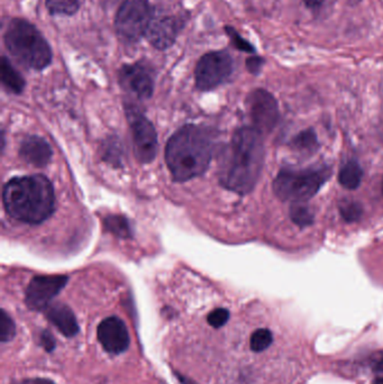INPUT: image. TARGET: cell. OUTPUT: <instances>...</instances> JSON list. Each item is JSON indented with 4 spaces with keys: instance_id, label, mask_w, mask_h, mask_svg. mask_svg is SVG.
<instances>
[{
    "instance_id": "cell-30",
    "label": "cell",
    "mask_w": 383,
    "mask_h": 384,
    "mask_svg": "<svg viewBox=\"0 0 383 384\" xmlns=\"http://www.w3.org/2000/svg\"><path fill=\"white\" fill-rule=\"evenodd\" d=\"M306 6L311 10H318L323 6L324 0H304Z\"/></svg>"
},
{
    "instance_id": "cell-18",
    "label": "cell",
    "mask_w": 383,
    "mask_h": 384,
    "mask_svg": "<svg viewBox=\"0 0 383 384\" xmlns=\"http://www.w3.org/2000/svg\"><path fill=\"white\" fill-rule=\"evenodd\" d=\"M46 10L51 16L72 17L80 10V0H44Z\"/></svg>"
},
{
    "instance_id": "cell-34",
    "label": "cell",
    "mask_w": 383,
    "mask_h": 384,
    "mask_svg": "<svg viewBox=\"0 0 383 384\" xmlns=\"http://www.w3.org/2000/svg\"><path fill=\"white\" fill-rule=\"evenodd\" d=\"M347 1H348V3H350V5H352V6H355V5H357V3H361L362 0H347Z\"/></svg>"
},
{
    "instance_id": "cell-4",
    "label": "cell",
    "mask_w": 383,
    "mask_h": 384,
    "mask_svg": "<svg viewBox=\"0 0 383 384\" xmlns=\"http://www.w3.org/2000/svg\"><path fill=\"white\" fill-rule=\"evenodd\" d=\"M3 41L7 52L26 69L43 71L51 65L53 51L50 43L28 19H10L3 30Z\"/></svg>"
},
{
    "instance_id": "cell-16",
    "label": "cell",
    "mask_w": 383,
    "mask_h": 384,
    "mask_svg": "<svg viewBox=\"0 0 383 384\" xmlns=\"http://www.w3.org/2000/svg\"><path fill=\"white\" fill-rule=\"evenodd\" d=\"M1 83L12 94H19L24 91L26 81L6 55L1 57Z\"/></svg>"
},
{
    "instance_id": "cell-2",
    "label": "cell",
    "mask_w": 383,
    "mask_h": 384,
    "mask_svg": "<svg viewBox=\"0 0 383 384\" xmlns=\"http://www.w3.org/2000/svg\"><path fill=\"white\" fill-rule=\"evenodd\" d=\"M213 137L207 128L186 125L173 134L166 148V161L175 181L197 178L208 169Z\"/></svg>"
},
{
    "instance_id": "cell-27",
    "label": "cell",
    "mask_w": 383,
    "mask_h": 384,
    "mask_svg": "<svg viewBox=\"0 0 383 384\" xmlns=\"http://www.w3.org/2000/svg\"><path fill=\"white\" fill-rule=\"evenodd\" d=\"M264 62H266L264 59L261 58L259 55H252L250 58L246 59L245 65H246L248 72L252 73L254 76H257L261 72Z\"/></svg>"
},
{
    "instance_id": "cell-1",
    "label": "cell",
    "mask_w": 383,
    "mask_h": 384,
    "mask_svg": "<svg viewBox=\"0 0 383 384\" xmlns=\"http://www.w3.org/2000/svg\"><path fill=\"white\" fill-rule=\"evenodd\" d=\"M262 134L254 128L236 130L232 142L223 151L219 181L228 190L246 194L253 190L264 165Z\"/></svg>"
},
{
    "instance_id": "cell-5",
    "label": "cell",
    "mask_w": 383,
    "mask_h": 384,
    "mask_svg": "<svg viewBox=\"0 0 383 384\" xmlns=\"http://www.w3.org/2000/svg\"><path fill=\"white\" fill-rule=\"evenodd\" d=\"M329 176L331 170L326 167L302 170L284 168L273 181V191L282 201L305 203L316 196Z\"/></svg>"
},
{
    "instance_id": "cell-26",
    "label": "cell",
    "mask_w": 383,
    "mask_h": 384,
    "mask_svg": "<svg viewBox=\"0 0 383 384\" xmlns=\"http://www.w3.org/2000/svg\"><path fill=\"white\" fill-rule=\"evenodd\" d=\"M230 319V312L225 308H217L209 314L207 321L208 324L214 328H221Z\"/></svg>"
},
{
    "instance_id": "cell-17",
    "label": "cell",
    "mask_w": 383,
    "mask_h": 384,
    "mask_svg": "<svg viewBox=\"0 0 383 384\" xmlns=\"http://www.w3.org/2000/svg\"><path fill=\"white\" fill-rule=\"evenodd\" d=\"M363 179V170L356 161H348L343 165L340 174L338 181L342 187L348 190H355L361 185Z\"/></svg>"
},
{
    "instance_id": "cell-19",
    "label": "cell",
    "mask_w": 383,
    "mask_h": 384,
    "mask_svg": "<svg viewBox=\"0 0 383 384\" xmlns=\"http://www.w3.org/2000/svg\"><path fill=\"white\" fill-rule=\"evenodd\" d=\"M273 342H275V336L271 330L268 328H259L251 335V351L254 353H262L271 347Z\"/></svg>"
},
{
    "instance_id": "cell-23",
    "label": "cell",
    "mask_w": 383,
    "mask_h": 384,
    "mask_svg": "<svg viewBox=\"0 0 383 384\" xmlns=\"http://www.w3.org/2000/svg\"><path fill=\"white\" fill-rule=\"evenodd\" d=\"M225 33L227 34V37L230 39V44H232L236 50L239 51L244 52V53H250V54H254L257 52V49L254 48L252 43L248 42V40H245L244 37H242L241 34L235 30V28L230 26V25H226L224 28Z\"/></svg>"
},
{
    "instance_id": "cell-12",
    "label": "cell",
    "mask_w": 383,
    "mask_h": 384,
    "mask_svg": "<svg viewBox=\"0 0 383 384\" xmlns=\"http://www.w3.org/2000/svg\"><path fill=\"white\" fill-rule=\"evenodd\" d=\"M68 276H37L32 279L26 290V305L30 310H44L66 287Z\"/></svg>"
},
{
    "instance_id": "cell-13",
    "label": "cell",
    "mask_w": 383,
    "mask_h": 384,
    "mask_svg": "<svg viewBox=\"0 0 383 384\" xmlns=\"http://www.w3.org/2000/svg\"><path fill=\"white\" fill-rule=\"evenodd\" d=\"M97 336L104 350L109 354H121L130 346V333L126 325L115 316L106 318L100 323Z\"/></svg>"
},
{
    "instance_id": "cell-22",
    "label": "cell",
    "mask_w": 383,
    "mask_h": 384,
    "mask_svg": "<svg viewBox=\"0 0 383 384\" xmlns=\"http://www.w3.org/2000/svg\"><path fill=\"white\" fill-rule=\"evenodd\" d=\"M338 209H340V214L346 223L357 221L363 215L361 203L354 201V200H342L341 203H338Z\"/></svg>"
},
{
    "instance_id": "cell-7",
    "label": "cell",
    "mask_w": 383,
    "mask_h": 384,
    "mask_svg": "<svg viewBox=\"0 0 383 384\" xmlns=\"http://www.w3.org/2000/svg\"><path fill=\"white\" fill-rule=\"evenodd\" d=\"M234 72V60L226 50L207 52L198 60L195 82L200 91H210L223 85Z\"/></svg>"
},
{
    "instance_id": "cell-11",
    "label": "cell",
    "mask_w": 383,
    "mask_h": 384,
    "mask_svg": "<svg viewBox=\"0 0 383 384\" xmlns=\"http://www.w3.org/2000/svg\"><path fill=\"white\" fill-rule=\"evenodd\" d=\"M119 85L139 99H148L154 91V78L151 68L142 61L124 64L118 71Z\"/></svg>"
},
{
    "instance_id": "cell-20",
    "label": "cell",
    "mask_w": 383,
    "mask_h": 384,
    "mask_svg": "<svg viewBox=\"0 0 383 384\" xmlns=\"http://www.w3.org/2000/svg\"><path fill=\"white\" fill-rule=\"evenodd\" d=\"M105 224L109 232H112L114 235L121 239H130L133 235L130 221L123 216H109L106 218Z\"/></svg>"
},
{
    "instance_id": "cell-33",
    "label": "cell",
    "mask_w": 383,
    "mask_h": 384,
    "mask_svg": "<svg viewBox=\"0 0 383 384\" xmlns=\"http://www.w3.org/2000/svg\"><path fill=\"white\" fill-rule=\"evenodd\" d=\"M372 384H383V376H379V378H374Z\"/></svg>"
},
{
    "instance_id": "cell-8",
    "label": "cell",
    "mask_w": 383,
    "mask_h": 384,
    "mask_svg": "<svg viewBox=\"0 0 383 384\" xmlns=\"http://www.w3.org/2000/svg\"><path fill=\"white\" fill-rule=\"evenodd\" d=\"M126 116L133 137L134 152L141 163H150L157 152V137L155 128L139 109L126 105Z\"/></svg>"
},
{
    "instance_id": "cell-25",
    "label": "cell",
    "mask_w": 383,
    "mask_h": 384,
    "mask_svg": "<svg viewBox=\"0 0 383 384\" xmlns=\"http://www.w3.org/2000/svg\"><path fill=\"white\" fill-rule=\"evenodd\" d=\"M15 335V323L5 310H1V314H0V339H1V342H10Z\"/></svg>"
},
{
    "instance_id": "cell-14",
    "label": "cell",
    "mask_w": 383,
    "mask_h": 384,
    "mask_svg": "<svg viewBox=\"0 0 383 384\" xmlns=\"http://www.w3.org/2000/svg\"><path fill=\"white\" fill-rule=\"evenodd\" d=\"M19 155L30 165L46 167L51 161L52 148L42 137H30L21 143Z\"/></svg>"
},
{
    "instance_id": "cell-10",
    "label": "cell",
    "mask_w": 383,
    "mask_h": 384,
    "mask_svg": "<svg viewBox=\"0 0 383 384\" xmlns=\"http://www.w3.org/2000/svg\"><path fill=\"white\" fill-rule=\"evenodd\" d=\"M246 103L254 128L259 133H268L278 124L280 116L278 101L268 91L255 89L248 94Z\"/></svg>"
},
{
    "instance_id": "cell-31",
    "label": "cell",
    "mask_w": 383,
    "mask_h": 384,
    "mask_svg": "<svg viewBox=\"0 0 383 384\" xmlns=\"http://www.w3.org/2000/svg\"><path fill=\"white\" fill-rule=\"evenodd\" d=\"M19 384H55V382H52L51 380H48V378H28V380H24V381L21 382Z\"/></svg>"
},
{
    "instance_id": "cell-29",
    "label": "cell",
    "mask_w": 383,
    "mask_h": 384,
    "mask_svg": "<svg viewBox=\"0 0 383 384\" xmlns=\"http://www.w3.org/2000/svg\"><path fill=\"white\" fill-rule=\"evenodd\" d=\"M372 369L375 371V372H383V353H377V355H374L373 358H372Z\"/></svg>"
},
{
    "instance_id": "cell-15",
    "label": "cell",
    "mask_w": 383,
    "mask_h": 384,
    "mask_svg": "<svg viewBox=\"0 0 383 384\" xmlns=\"http://www.w3.org/2000/svg\"><path fill=\"white\" fill-rule=\"evenodd\" d=\"M46 317L66 337L71 338L78 335L80 330L78 321L72 310L67 305L57 303L48 305L46 308Z\"/></svg>"
},
{
    "instance_id": "cell-9",
    "label": "cell",
    "mask_w": 383,
    "mask_h": 384,
    "mask_svg": "<svg viewBox=\"0 0 383 384\" xmlns=\"http://www.w3.org/2000/svg\"><path fill=\"white\" fill-rule=\"evenodd\" d=\"M189 19V12H179L175 15L154 16L145 34V40L153 49L166 51L175 46Z\"/></svg>"
},
{
    "instance_id": "cell-24",
    "label": "cell",
    "mask_w": 383,
    "mask_h": 384,
    "mask_svg": "<svg viewBox=\"0 0 383 384\" xmlns=\"http://www.w3.org/2000/svg\"><path fill=\"white\" fill-rule=\"evenodd\" d=\"M318 145L316 133L313 130H306L302 133H299L295 137L293 141V148H299V150H314Z\"/></svg>"
},
{
    "instance_id": "cell-6",
    "label": "cell",
    "mask_w": 383,
    "mask_h": 384,
    "mask_svg": "<svg viewBox=\"0 0 383 384\" xmlns=\"http://www.w3.org/2000/svg\"><path fill=\"white\" fill-rule=\"evenodd\" d=\"M153 17L154 8L150 0H123L114 19L118 40L127 46L139 44L145 39Z\"/></svg>"
},
{
    "instance_id": "cell-35",
    "label": "cell",
    "mask_w": 383,
    "mask_h": 384,
    "mask_svg": "<svg viewBox=\"0 0 383 384\" xmlns=\"http://www.w3.org/2000/svg\"><path fill=\"white\" fill-rule=\"evenodd\" d=\"M382 194H383V180H382Z\"/></svg>"
},
{
    "instance_id": "cell-32",
    "label": "cell",
    "mask_w": 383,
    "mask_h": 384,
    "mask_svg": "<svg viewBox=\"0 0 383 384\" xmlns=\"http://www.w3.org/2000/svg\"><path fill=\"white\" fill-rule=\"evenodd\" d=\"M177 378H178L179 381L181 382V384H197L191 378H186L184 375L179 374V373H177Z\"/></svg>"
},
{
    "instance_id": "cell-3",
    "label": "cell",
    "mask_w": 383,
    "mask_h": 384,
    "mask_svg": "<svg viewBox=\"0 0 383 384\" xmlns=\"http://www.w3.org/2000/svg\"><path fill=\"white\" fill-rule=\"evenodd\" d=\"M3 200L7 214L26 224H41L55 212V190L41 174L12 178L3 187Z\"/></svg>"
},
{
    "instance_id": "cell-28",
    "label": "cell",
    "mask_w": 383,
    "mask_h": 384,
    "mask_svg": "<svg viewBox=\"0 0 383 384\" xmlns=\"http://www.w3.org/2000/svg\"><path fill=\"white\" fill-rule=\"evenodd\" d=\"M39 342L42 345L44 350L46 352H52L55 348V338L53 337L48 330H44L42 334H41V337H39Z\"/></svg>"
},
{
    "instance_id": "cell-21",
    "label": "cell",
    "mask_w": 383,
    "mask_h": 384,
    "mask_svg": "<svg viewBox=\"0 0 383 384\" xmlns=\"http://www.w3.org/2000/svg\"><path fill=\"white\" fill-rule=\"evenodd\" d=\"M290 218L297 226L304 228L314 223V212H311L309 207L302 205V203H295L290 208Z\"/></svg>"
}]
</instances>
